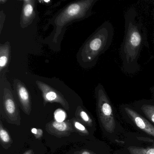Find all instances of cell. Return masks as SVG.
I'll return each mask as SVG.
<instances>
[{
  "label": "cell",
  "mask_w": 154,
  "mask_h": 154,
  "mask_svg": "<svg viewBox=\"0 0 154 154\" xmlns=\"http://www.w3.org/2000/svg\"><path fill=\"white\" fill-rule=\"evenodd\" d=\"M137 18V11L134 8L130 9L124 15L125 31L120 52L122 70L129 74L140 70L138 60L144 40L142 26Z\"/></svg>",
  "instance_id": "cell-1"
},
{
  "label": "cell",
  "mask_w": 154,
  "mask_h": 154,
  "mask_svg": "<svg viewBox=\"0 0 154 154\" xmlns=\"http://www.w3.org/2000/svg\"><path fill=\"white\" fill-rule=\"evenodd\" d=\"M114 35V29L109 21H105L88 38L79 50L77 58L83 66H95L101 55L110 46Z\"/></svg>",
  "instance_id": "cell-2"
},
{
  "label": "cell",
  "mask_w": 154,
  "mask_h": 154,
  "mask_svg": "<svg viewBox=\"0 0 154 154\" xmlns=\"http://www.w3.org/2000/svg\"><path fill=\"white\" fill-rule=\"evenodd\" d=\"M95 92L100 120L103 129L112 142L121 144L125 132L116 120L109 97L100 84L97 85Z\"/></svg>",
  "instance_id": "cell-3"
},
{
  "label": "cell",
  "mask_w": 154,
  "mask_h": 154,
  "mask_svg": "<svg viewBox=\"0 0 154 154\" xmlns=\"http://www.w3.org/2000/svg\"><path fill=\"white\" fill-rule=\"evenodd\" d=\"M97 1V0L80 1L71 3L65 8L57 16L54 21L56 30L53 41L57 43L59 35L66 25L90 16L92 8Z\"/></svg>",
  "instance_id": "cell-4"
},
{
  "label": "cell",
  "mask_w": 154,
  "mask_h": 154,
  "mask_svg": "<svg viewBox=\"0 0 154 154\" xmlns=\"http://www.w3.org/2000/svg\"><path fill=\"white\" fill-rule=\"evenodd\" d=\"M122 149L114 154H154V139L141 134L124 133Z\"/></svg>",
  "instance_id": "cell-5"
},
{
  "label": "cell",
  "mask_w": 154,
  "mask_h": 154,
  "mask_svg": "<svg viewBox=\"0 0 154 154\" xmlns=\"http://www.w3.org/2000/svg\"><path fill=\"white\" fill-rule=\"evenodd\" d=\"M120 109L123 119L142 135L154 139V126L132 105L122 104Z\"/></svg>",
  "instance_id": "cell-6"
},
{
  "label": "cell",
  "mask_w": 154,
  "mask_h": 154,
  "mask_svg": "<svg viewBox=\"0 0 154 154\" xmlns=\"http://www.w3.org/2000/svg\"><path fill=\"white\" fill-rule=\"evenodd\" d=\"M132 105L154 126V101L140 100L135 102Z\"/></svg>",
  "instance_id": "cell-7"
},
{
  "label": "cell",
  "mask_w": 154,
  "mask_h": 154,
  "mask_svg": "<svg viewBox=\"0 0 154 154\" xmlns=\"http://www.w3.org/2000/svg\"><path fill=\"white\" fill-rule=\"evenodd\" d=\"M35 1L26 0L23 1L20 18V25L23 28L30 25L35 17Z\"/></svg>",
  "instance_id": "cell-8"
},
{
  "label": "cell",
  "mask_w": 154,
  "mask_h": 154,
  "mask_svg": "<svg viewBox=\"0 0 154 154\" xmlns=\"http://www.w3.org/2000/svg\"><path fill=\"white\" fill-rule=\"evenodd\" d=\"M36 84L38 88L41 90L44 98L47 100L63 102V99L62 96L51 86L39 81H36Z\"/></svg>",
  "instance_id": "cell-9"
},
{
  "label": "cell",
  "mask_w": 154,
  "mask_h": 154,
  "mask_svg": "<svg viewBox=\"0 0 154 154\" xmlns=\"http://www.w3.org/2000/svg\"><path fill=\"white\" fill-rule=\"evenodd\" d=\"M15 89L18 96L23 105L28 106L29 104V95L28 91L25 85L20 80H16L14 82Z\"/></svg>",
  "instance_id": "cell-10"
},
{
  "label": "cell",
  "mask_w": 154,
  "mask_h": 154,
  "mask_svg": "<svg viewBox=\"0 0 154 154\" xmlns=\"http://www.w3.org/2000/svg\"><path fill=\"white\" fill-rule=\"evenodd\" d=\"M11 45L9 42H7L0 45V72H2L7 67L9 61Z\"/></svg>",
  "instance_id": "cell-11"
},
{
  "label": "cell",
  "mask_w": 154,
  "mask_h": 154,
  "mask_svg": "<svg viewBox=\"0 0 154 154\" xmlns=\"http://www.w3.org/2000/svg\"><path fill=\"white\" fill-rule=\"evenodd\" d=\"M55 119L58 122H63L66 118V114L63 111L58 109L55 112L54 114Z\"/></svg>",
  "instance_id": "cell-12"
},
{
  "label": "cell",
  "mask_w": 154,
  "mask_h": 154,
  "mask_svg": "<svg viewBox=\"0 0 154 154\" xmlns=\"http://www.w3.org/2000/svg\"><path fill=\"white\" fill-rule=\"evenodd\" d=\"M53 126L56 129L60 131H64L66 130L67 128L66 124L64 122H55L53 124Z\"/></svg>",
  "instance_id": "cell-13"
},
{
  "label": "cell",
  "mask_w": 154,
  "mask_h": 154,
  "mask_svg": "<svg viewBox=\"0 0 154 154\" xmlns=\"http://www.w3.org/2000/svg\"><path fill=\"white\" fill-rule=\"evenodd\" d=\"M0 137L3 142H8L10 140V137L8 133L5 130L1 128L0 131Z\"/></svg>",
  "instance_id": "cell-14"
},
{
  "label": "cell",
  "mask_w": 154,
  "mask_h": 154,
  "mask_svg": "<svg viewBox=\"0 0 154 154\" xmlns=\"http://www.w3.org/2000/svg\"><path fill=\"white\" fill-rule=\"evenodd\" d=\"M81 116L82 117V119L86 122H88L89 121V118L88 117V115L86 112L84 111H82L81 112Z\"/></svg>",
  "instance_id": "cell-15"
},
{
  "label": "cell",
  "mask_w": 154,
  "mask_h": 154,
  "mask_svg": "<svg viewBox=\"0 0 154 154\" xmlns=\"http://www.w3.org/2000/svg\"><path fill=\"white\" fill-rule=\"evenodd\" d=\"M75 126L78 129L81 131H84L85 130V128L84 126H83L81 123L78 122H75Z\"/></svg>",
  "instance_id": "cell-16"
},
{
  "label": "cell",
  "mask_w": 154,
  "mask_h": 154,
  "mask_svg": "<svg viewBox=\"0 0 154 154\" xmlns=\"http://www.w3.org/2000/svg\"><path fill=\"white\" fill-rule=\"evenodd\" d=\"M32 132L34 133V134H37V130L36 128H33L32 129Z\"/></svg>",
  "instance_id": "cell-17"
},
{
  "label": "cell",
  "mask_w": 154,
  "mask_h": 154,
  "mask_svg": "<svg viewBox=\"0 0 154 154\" xmlns=\"http://www.w3.org/2000/svg\"><path fill=\"white\" fill-rule=\"evenodd\" d=\"M82 154H91V153H89V152H87V151H84L83 152V153Z\"/></svg>",
  "instance_id": "cell-18"
},
{
  "label": "cell",
  "mask_w": 154,
  "mask_h": 154,
  "mask_svg": "<svg viewBox=\"0 0 154 154\" xmlns=\"http://www.w3.org/2000/svg\"><path fill=\"white\" fill-rule=\"evenodd\" d=\"M0 2H3V3H5V2H7V1H2V0H1Z\"/></svg>",
  "instance_id": "cell-19"
},
{
  "label": "cell",
  "mask_w": 154,
  "mask_h": 154,
  "mask_svg": "<svg viewBox=\"0 0 154 154\" xmlns=\"http://www.w3.org/2000/svg\"><path fill=\"white\" fill-rule=\"evenodd\" d=\"M153 15H154V4H153Z\"/></svg>",
  "instance_id": "cell-20"
}]
</instances>
